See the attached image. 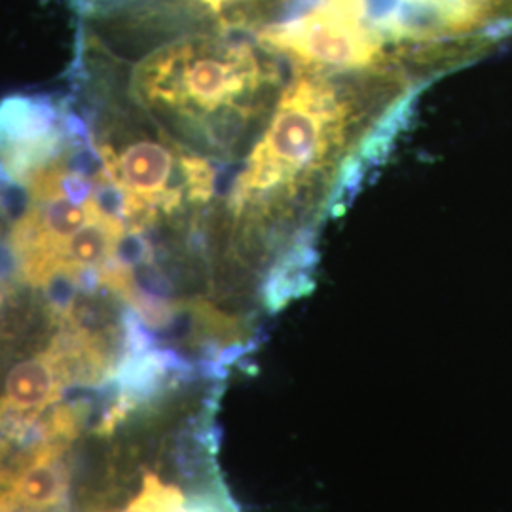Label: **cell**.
<instances>
[{
    "label": "cell",
    "instance_id": "52a82bcc",
    "mask_svg": "<svg viewBox=\"0 0 512 512\" xmlns=\"http://www.w3.org/2000/svg\"><path fill=\"white\" fill-rule=\"evenodd\" d=\"M65 475L57 459L44 454L12 480V494L19 505L29 511H48L65 497Z\"/></svg>",
    "mask_w": 512,
    "mask_h": 512
},
{
    "label": "cell",
    "instance_id": "3957f363",
    "mask_svg": "<svg viewBox=\"0 0 512 512\" xmlns=\"http://www.w3.org/2000/svg\"><path fill=\"white\" fill-rule=\"evenodd\" d=\"M294 0H74L78 54L124 63L173 38L274 27Z\"/></svg>",
    "mask_w": 512,
    "mask_h": 512
},
{
    "label": "cell",
    "instance_id": "7a4b0ae2",
    "mask_svg": "<svg viewBox=\"0 0 512 512\" xmlns=\"http://www.w3.org/2000/svg\"><path fill=\"white\" fill-rule=\"evenodd\" d=\"M219 376L173 378L139 401L109 512H243L220 475Z\"/></svg>",
    "mask_w": 512,
    "mask_h": 512
},
{
    "label": "cell",
    "instance_id": "5b68a950",
    "mask_svg": "<svg viewBox=\"0 0 512 512\" xmlns=\"http://www.w3.org/2000/svg\"><path fill=\"white\" fill-rule=\"evenodd\" d=\"M76 114L46 97L14 95L0 101V175L19 184L55 158L71 137Z\"/></svg>",
    "mask_w": 512,
    "mask_h": 512
},
{
    "label": "cell",
    "instance_id": "8992f818",
    "mask_svg": "<svg viewBox=\"0 0 512 512\" xmlns=\"http://www.w3.org/2000/svg\"><path fill=\"white\" fill-rule=\"evenodd\" d=\"M65 374L67 365L57 336L54 346L21 359L8 370L2 403L16 410H42L57 403Z\"/></svg>",
    "mask_w": 512,
    "mask_h": 512
},
{
    "label": "cell",
    "instance_id": "277c9868",
    "mask_svg": "<svg viewBox=\"0 0 512 512\" xmlns=\"http://www.w3.org/2000/svg\"><path fill=\"white\" fill-rule=\"evenodd\" d=\"M370 35L395 57L442 71L512 37V0H349Z\"/></svg>",
    "mask_w": 512,
    "mask_h": 512
},
{
    "label": "cell",
    "instance_id": "6da1fadb",
    "mask_svg": "<svg viewBox=\"0 0 512 512\" xmlns=\"http://www.w3.org/2000/svg\"><path fill=\"white\" fill-rule=\"evenodd\" d=\"M279 50L251 33L173 38L124 63H80L152 128L205 160L236 162L272 124Z\"/></svg>",
    "mask_w": 512,
    "mask_h": 512
}]
</instances>
